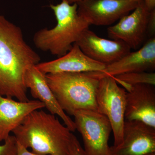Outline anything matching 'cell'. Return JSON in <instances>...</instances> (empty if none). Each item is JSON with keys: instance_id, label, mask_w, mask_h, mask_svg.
<instances>
[{"instance_id": "obj_1", "label": "cell", "mask_w": 155, "mask_h": 155, "mask_svg": "<svg viewBox=\"0 0 155 155\" xmlns=\"http://www.w3.org/2000/svg\"><path fill=\"white\" fill-rule=\"evenodd\" d=\"M41 58L25 42L22 29L0 15V95L29 101L24 76Z\"/></svg>"}, {"instance_id": "obj_2", "label": "cell", "mask_w": 155, "mask_h": 155, "mask_svg": "<svg viewBox=\"0 0 155 155\" xmlns=\"http://www.w3.org/2000/svg\"><path fill=\"white\" fill-rule=\"evenodd\" d=\"M71 132L55 115L40 109L28 114L13 133L20 144L35 153L70 155Z\"/></svg>"}, {"instance_id": "obj_3", "label": "cell", "mask_w": 155, "mask_h": 155, "mask_svg": "<svg viewBox=\"0 0 155 155\" xmlns=\"http://www.w3.org/2000/svg\"><path fill=\"white\" fill-rule=\"evenodd\" d=\"M50 8L55 16L57 25L51 29L44 28L37 31L33 42L38 49L60 58L70 51L90 25L78 14L77 3L70 4L62 0L58 5H50Z\"/></svg>"}, {"instance_id": "obj_4", "label": "cell", "mask_w": 155, "mask_h": 155, "mask_svg": "<svg viewBox=\"0 0 155 155\" xmlns=\"http://www.w3.org/2000/svg\"><path fill=\"white\" fill-rule=\"evenodd\" d=\"M49 86L63 110L97 111L96 94L100 79L90 72H65L45 75Z\"/></svg>"}, {"instance_id": "obj_5", "label": "cell", "mask_w": 155, "mask_h": 155, "mask_svg": "<svg viewBox=\"0 0 155 155\" xmlns=\"http://www.w3.org/2000/svg\"><path fill=\"white\" fill-rule=\"evenodd\" d=\"M98 78L99 84L96 94L97 112L109 119L114 133L113 146L118 147L123 140L127 92L118 85L114 76L103 75Z\"/></svg>"}, {"instance_id": "obj_6", "label": "cell", "mask_w": 155, "mask_h": 155, "mask_svg": "<svg viewBox=\"0 0 155 155\" xmlns=\"http://www.w3.org/2000/svg\"><path fill=\"white\" fill-rule=\"evenodd\" d=\"M76 130L82 137L85 155H111L109 140L112 131L110 123L106 116L91 110L76 111Z\"/></svg>"}, {"instance_id": "obj_7", "label": "cell", "mask_w": 155, "mask_h": 155, "mask_svg": "<svg viewBox=\"0 0 155 155\" xmlns=\"http://www.w3.org/2000/svg\"><path fill=\"white\" fill-rule=\"evenodd\" d=\"M134 0H82L77 3L78 13L90 25H113L138 5Z\"/></svg>"}, {"instance_id": "obj_8", "label": "cell", "mask_w": 155, "mask_h": 155, "mask_svg": "<svg viewBox=\"0 0 155 155\" xmlns=\"http://www.w3.org/2000/svg\"><path fill=\"white\" fill-rule=\"evenodd\" d=\"M150 12L143 1L131 13L122 17L116 24L107 28L111 39L121 41L130 48L137 50L147 36V27Z\"/></svg>"}, {"instance_id": "obj_9", "label": "cell", "mask_w": 155, "mask_h": 155, "mask_svg": "<svg viewBox=\"0 0 155 155\" xmlns=\"http://www.w3.org/2000/svg\"><path fill=\"white\" fill-rule=\"evenodd\" d=\"M111 155H149L155 153V128L137 120H125L123 140L110 147Z\"/></svg>"}, {"instance_id": "obj_10", "label": "cell", "mask_w": 155, "mask_h": 155, "mask_svg": "<svg viewBox=\"0 0 155 155\" xmlns=\"http://www.w3.org/2000/svg\"><path fill=\"white\" fill-rule=\"evenodd\" d=\"M75 43L89 58L106 66L119 61L131 50L124 42L103 38L89 28Z\"/></svg>"}, {"instance_id": "obj_11", "label": "cell", "mask_w": 155, "mask_h": 155, "mask_svg": "<svg viewBox=\"0 0 155 155\" xmlns=\"http://www.w3.org/2000/svg\"><path fill=\"white\" fill-rule=\"evenodd\" d=\"M155 69V37L148 39L140 48L130 52L101 72H91L98 78L103 75L115 76L133 72H148ZM99 79V78H98Z\"/></svg>"}, {"instance_id": "obj_12", "label": "cell", "mask_w": 155, "mask_h": 155, "mask_svg": "<svg viewBox=\"0 0 155 155\" xmlns=\"http://www.w3.org/2000/svg\"><path fill=\"white\" fill-rule=\"evenodd\" d=\"M155 86H130L126 95L125 120H137L155 128Z\"/></svg>"}, {"instance_id": "obj_13", "label": "cell", "mask_w": 155, "mask_h": 155, "mask_svg": "<svg viewBox=\"0 0 155 155\" xmlns=\"http://www.w3.org/2000/svg\"><path fill=\"white\" fill-rule=\"evenodd\" d=\"M24 83L34 98L44 104L50 114L58 115L64 122L66 127L74 132L76 130L75 122L63 109L48 84L45 75L35 66L28 67L25 72Z\"/></svg>"}, {"instance_id": "obj_14", "label": "cell", "mask_w": 155, "mask_h": 155, "mask_svg": "<svg viewBox=\"0 0 155 155\" xmlns=\"http://www.w3.org/2000/svg\"><path fill=\"white\" fill-rule=\"evenodd\" d=\"M35 67L46 75L65 72H101L106 66L89 58L75 43L66 54L54 61L39 63Z\"/></svg>"}, {"instance_id": "obj_15", "label": "cell", "mask_w": 155, "mask_h": 155, "mask_svg": "<svg viewBox=\"0 0 155 155\" xmlns=\"http://www.w3.org/2000/svg\"><path fill=\"white\" fill-rule=\"evenodd\" d=\"M43 108L44 104L38 100L22 102L0 95V142L5 141L28 114Z\"/></svg>"}, {"instance_id": "obj_16", "label": "cell", "mask_w": 155, "mask_h": 155, "mask_svg": "<svg viewBox=\"0 0 155 155\" xmlns=\"http://www.w3.org/2000/svg\"><path fill=\"white\" fill-rule=\"evenodd\" d=\"M118 84L128 91L130 86L137 84L155 85V73L153 72H133L114 76Z\"/></svg>"}, {"instance_id": "obj_17", "label": "cell", "mask_w": 155, "mask_h": 155, "mask_svg": "<svg viewBox=\"0 0 155 155\" xmlns=\"http://www.w3.org/2000/svg\"><path fill=\"white\" fill-rule=\"evenodd\" d=\"M5 142V144L0 145V155H17V140L16 137L10 135Z\"/></svg>"}, {"instance_id": "obj_18", "label": "cell", "mask_w": 155, "mask_h": 155, "mask_svg": "<svg viewBox=\"0 0 155 155\" xmlns=\"http://www.w3.org/2000/svg\"><path fill=\"white\" fill-rule=\"evenodd\" d=\"M69 150L70 155H85L83 148L74 134L69 144Z\"/></svg>"}, {"instance_id": "obj_19", "label": "cell", "mask_w": 155, "mask_h": 155, "mask_svg": "<svg viewBox=\"0 0 155 155\" xmlns=\"http://www.w3.org/2000/svg\"><path fill=\"white\" fill-rule=\"evenodd\" d=\"M155 34V10L150 11L147 27V36L150 38L154 37Z\"/></svg>"}, {"instance_id": "obj_20", "label": "cell", "mask_w": 155, "mask_h": 155, "mask_svg": "<svg viewBox=\"0 0 155 155\" xmlns=\"http://www.w3.org/2000/svg\"><path fill=\"white\" fill-rule=\"evenodd\" d=\"M17 155H44L38 154L35 153H34L32 152L29 151L27 148H26L25 147H23L22 145L20 144L17 141Z\"/></svg>"}, {"instance_id": "obj_21", "label": "cell", "mask_w": 155, "mask_h": 155, "mask_svg": "<svg viewBox=\"0 0 155 155\" xmlns=\"http://www.w3.org/2000/svg\"><path fill=\"white\" fill-rule=\"evenodd\" d=\"M147 8L150 12L155 10V0H143Z\"/></svg>"}, {"instance_id": "obj_22", "label": "cell", "mask_w": 155, "mask_h": 155, "mask_svg": "<svg viewBox=\"0 0 155 155\" xmlns=\"http://www.w3.org/2000/svg\"><path fill=\"white\" fill-rule=\"evenodd\" d=\"M65 1L69 3V4H73L74 3H77L78 2H80V1H82V0H65ZM134 1L138 2L139 3H140L143 2V0H134Z\"/></svg>"}, {"instance_id": "obj_23", "label": "cell", "mask_w": 155, "mask_h": 155, "mask_svg": "<svg viewBox=\"0 0 155 155\" xmlns=\"http://www.w3.org/2000/svg\"><path fill=\"white\" fill-rule=\"evenodd\" d=\"M149 155H155V153H153Z\"/></svg>"}]
</instances>
